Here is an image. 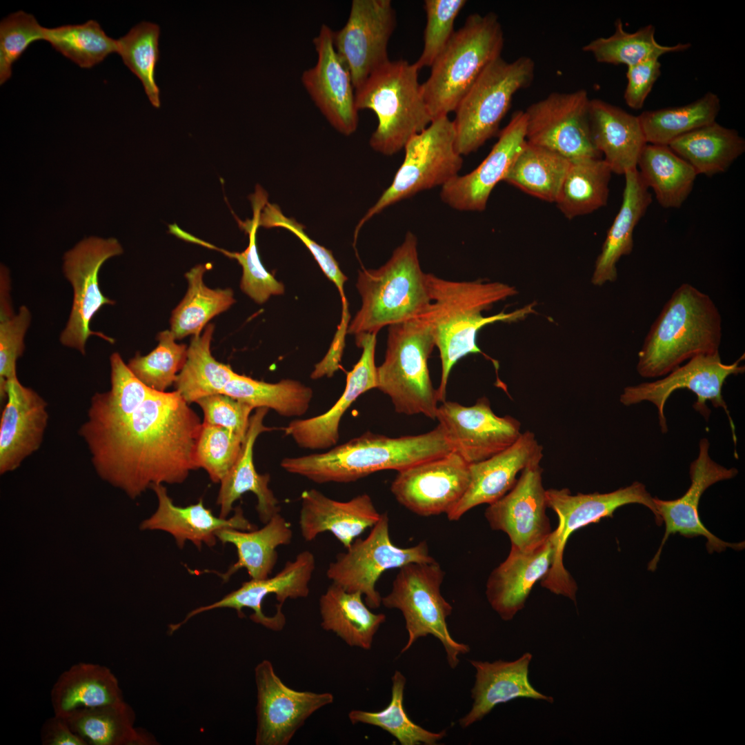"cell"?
Wrapping results in <instances>:
<instances>
[{
    "instance_id": "obj_1",
    "label": "cell",
    "mask_w": 745,
    "mask_h": 745,
    "mask_svg": "<svg viewBox=\"0 0 745 745\" xmlns=\"http://www.w3.org/2000/svg\"><path fill=\"white\" fill-rule=\"evenodd\" d=\"M177 391L152 390L129 416L79 430L97 475L136 499L155 484H181L198 469L202 424Z\"/></svg>"
},
{
    "instance_id": "obj_2",
    "label": "cell",
    "mask_w": 745,
    "mask_h": 745,
    "mask_svg": "<svg viewBox=\"0 0 745 745\" xmlns=\"http://www.w3.org/2000/svg\"><path fill=\"white\" fill-rule=\"evenodd\" d=\"M431 304L424 315L428 322L441 364L437 392L439 401H446L450 372L456 363L470 354H481L490 359L496 370L498 362L484 354L477 344L478 332L485 326L498 321H514L535 312L530 304L513 312L485 317L482 312L493 305L515 295L511 286L498 281H451L427 273Z\"/></svg>"
},
{
    "instance_id": "obj_3",
    "label": "cell",
    "mask_w": 745,
    "mask_h": 745,
    "mask_svg": "<svg viewBox=\"0 0 745 745\" xmlns=\"http://www.w3.org/2000/svg\"><path fill=\"white\" fill-rule=\"evenodd\" d=\"M453 451L440 425L417 435L366 432L324 453L286 457L281 466L313 482L348 483L384 470L397 472Z\"/></svg>"
},
{
    "instance_id": "obj_4",
    "label": "cell",
    "mask_w": 745,
    "mask_h": 745,
    "mask_svg": "<svg viewBox=\"0 0 745 745\" xmlns=\"http://www.w3.org/2000/svg\"><path fill=\"white\" fill-rule=\"evenodd\" d=\"M722 318L711 297L680 285L664 304L638 352L637 371L644 378L666 375L684 361L719 351Z\"/></svg>"
},
{
    "instance_id": "obj_5",
    "label": "cell",
    "mask_w": 745,
    "mask_h": 745,
    "mask_svg": "<svg viewBox=\"0 0 745 745\" xmlns=\"http://www.w3.org/2000/svg\"><path fill=\"white\" fill-rule=\"evenodd\" d=\"M426 276L420 266L417 238L408 232L386 264L359 271L356 287L361 306L347 333L377 334L386 326L424 316L431 304Z\"/></svg>"
},
{
    "instance_id": "obj_6",
    "label": "cell",
    "mask_w": 745,
    "mask_h": 745,
    "mask_svg": "<svg viewBox=\"0 0 745 745\" xmlns=\"http://www.w3.org/2000/svg\"><path fill=\"white\" fill-rule=\"evenodd\" d=\"M419 70L415 63L389 61L355 90L358 110H371L377 117V127L369 140L376 152L384 155L398 152L432 122L418 81Z\"/></svg>"
},
{
    "instance_id": "obj_7",
    "label": "cell",
    "mask_w": 745,
    "mask_h": 745,
    "mask_svg": "<svg viewBox=\"0 0 745 745\" xmlns=\"http://www.w3.org/2000/svg\"><path fill=\"white\" fill-rule=\"evenodd\" d=\"M504 32L493 12L469 15L432 64L422 92L433 120L455 111L484 70L501 57Z\"/></svg>"
},
{
    "instance_id": "obj_8",
    "label": "cell",
    "mask_w": 745,
    "mask_h": 745,
    "mask_svg": "<svg viewBox=\"0 0 745 745\" xmlns=\"http://www.w3.org/2000/svg\"><path fill=\"white\" fill-rule=\"evenodd\" d=\"M435 346L424 316L388 326L385 359L377 367V388L390 397L397 413L435 419L439 400L428 367Z\"/></svg>"
},
{
    "instance_id": "obj_9",
    "label": "cell",
    "mask_w": 745,
    "mask_h": 745,
    "mask_svg": "<svg viewBox=\"0 0 745 745\" xmlns=\"http://www.w3.org/2000/svg\"><path fill=\"white\" fill-rule=\"evenodd\" d=\"M444 575L436 560L409 563L399 568L392 589L381 597V604L400 610L404 618L408 640L401 653L408 650L419 638L430 635L441 643L449 666L455 668L460 656L468 653L470 647L457 642L450 634L447 618L453 606L441 593Z\"/></svg>"
},
{
    "instance_id": "obj_10",
    "label": "cell",
    "mask_w": 745,
    "mask_h": 745,
    "mask_svg": "<svg viewBox=\"0 0 745 745\" xmlns=\"http://www.w3.org/2000/svg\"><path fill=\"white\" fill-rule=\"evenodd\" d=\"M534 75L535 63L526 56L510 62L499 57L488 65L455 110L459 155L475 152L497 133L513 96L530 86Z\"/></svg>"
},
{
    "instance_id": "obj_11",
    "label": "cell",
    "mask_w": 745,
    "mask_h": 745,
    "mask_svg": "<svg viewBox=\"0 0 745 745\" xmlns=\"http://www.w3.org/2000/svg\"><path fill=\"white\" fill-rule=\"evenodd\" d=\"M404 159L390 186L357 223L355 241L361 227L387 207L416 193L443 186L457 176L463 163L455 148L453 121L438 117L404 146Z\"/></svg>"
},
{
    "instance_id": "obj_12",
    "label": "cell",
    "mask_w": 745,
    "mask_h": 745,
    "mask_svg": "<svg viewBox=\"0 0 745 745\" xmlns=\"http://www.w3.org/2000/svg\"><path fill=\"white\" fill-rule=\"evenodd\" d=\"M547 506L558 517V526L552 533L554 555L542 586L550 592L576 600L577 585L563 564V554L568 537L575 530L605 517H612L621 506L630 504L644 505L654 514L655 522H662L653 497L641 482L606 493L571 494L568 488L546 490Z\"/></svg>"
},
{
    "instance_id": "obj_13",
    "label": "cell",
    "mask_w": 745,
    "mask_h": 745,
    "mask_svg": "<svg viewBox=\"0 0 745 745\" xmlns=\"http://www.w3.org/2000/svg\"><path fill=\"white\" fill-rule=\"evenodd\" d=\"M434 561L426 542L406 548L395 545L390 537L388 515L384 513L366 538L356 539L346 552L337 555L326 575L346 590L361 593L367 606L374 609L381 604L376 584L385 571L411 562Z\"/></svg>"
},
{
    "instance_id": "obj_14",
    "label": "cell",
    "mask_w": 745,
    "mask_h": 745,
    "mask_svg": "<svg viewBox=\"0 0 745 745\" xmlns=\"http://www.w3.org/2000/svg\"><path fill=\"white\" fill-rule=\"evenodd\" d=\"M744 358V355L735 362L726 364L722 361L719 351L695 355L689 359L686 364L679 366L662 379L625 387L620 395V402L624 406H631L642 401H649L654 404L657 409L660 430L662 433H666L668 426L664 406L668 399L677 390H689L694 393L697 397L693 407L706 421L711 414V410L706 406L707 401H710L715 408H722L724 410L736 446L735 427L723 398L722 388L729 376L744 372L745 366L739 364Z\"/></svg>"
},
{
    "instance_id": "obj_15",
    "label": "cell",
    "mask_w": 745,
    "mask_h": 745,
    "mask_svg": "<svg viewBox=\"0 0 745 745\" xmlns=\"http://www.w3.org/2000/svg\"><path fill=\"white\" fill-rule=\"evenodd\" d=\"M122 252L123 248L115 238L90 237L64 254L63 272L72 286L73 298L68 320L59 337L62 345L86 355L87 340L90 336L114 343L112 338L92 330L90 324L103 306L115 304L114 300L102 293L99 272L106 261Z\"/></svg>"
},
{
    "instance_id": "obj_16",
    "label": "cell",
    "mask_w": 745,
    "mask_h": 745,
    "mask_svg": "<svg viewBox=\"0 0 745 745\" xmlns=\"http://www.w3.org/2000/svg\"><path fill=\"white\" fill-rule=\"evenodd\" d=\"M315 569L314 555L308 550L302 551L293 561L287 562L275 576L244 582L219 601L195 608L180 622L170 624L168 632L172 634L197 615L223 608L235 610L241 618L244 617L243 610L250 608L253 610L250 616L252 622L280 631L286 622L281 610L284 603L288 599L305 598L309 595V584Z\"/></svg>"
},
{
    "instance_id": "obj_17",
    "label": "cell",
    "mask_w": 745,
    "mask_h": 745,
    "mask_svg": "<svg viewBox=\"0 0 745 745\" xmlns=\"http://www.w3.org/2000/svg\"><path fill=\"white\" fill-rule=\"evenodd\" d=\"M586 90L552 92L525 112L526 141L553 150L570 160L602 158L591 138Z\"/></svg>"
},
{
    "instance_id": "obj_18",
    "label": "cell",
    "mask_w": 745,
    "mask_h": 745,
    "mask_svg": "<svg viewBox=\"0 0 745 745\" xmlns=\"http://www.w3.org/2000/svg\"><path fill=\"white\" fill-rule=\"evenodd\" d=\"M396 26L390 0H353L346 24L333 31V43L348 66L355 89L388 62V43Z\"/></svg>"
},
{
    "instance_id": "obj_19",
    "label": "cell",
    "mask_w": 745,
    "mask_h": 745,
    "mask_svg": "<svg viewBox=\"0 0 745 745\" xmlns=\"http://www.w3.org/2000/svg\"><path fill=\"white\" fill-rule=\"evenodd\" d=\"M257 688V745H287L306 719L330 704V693L299 691L286 686L272 663L264 659L255 669Z\"/></svg>"
},
{
    "instance_id": "obj_20",
    "label": "cell",
    "mask_w": 745,
    "mask_h": 745,
    "mask_svg": "<svg viewBox=\"0 0 745 745\" xmlns=\"http://www.w3.org/2000/svg\"><path fill=\"white\" fill-rule=\"evenodd\" d=\"M435 419L453 451L469 464L501 453L522 433L519 421L510 415H495L486 397L470 406L445 401L438 406Z\"/></svg>"
},
{
    "instance_id": "obj_21",
    "label": "cell",
    "mask_w": 745,
    "mask_h": 745,
    "mask_svg": "<svg viewBox=\"0 0 745 745\" xmlns=\"http://www.w3.org/2000/svg\"><path fill=\"white\" fill-rule=\"evenodd\" d=\"M397 473L391 493L400 504L425 517L447 515L470 481V464L455 451Z\"/></svg>"
},
{
    "instance_id": "obj_22",
    "label": "cell",
    "mask_w": 745,
    "mask_h": 745,
    "mask_svg": "<svg viewBox=\"0 0 745 745\" xmlns=\"http://www.w3.org/2000/svg\"><path fill=\"white\" fill-rule=\"evenodd\" d=\"M710 443L706 438L699 442L697 458L690 465L691 485L681 497L662 500L653 497L658 515L665 524V533L659 549L648 564V570L654 571L662 550L670 535L679 533L685 537H705L709 553H720L727 548L740 550L745 543L726 542L711 533L702 523L698 511L699 500L704 491L713 484L735 477L738 470L726 468L712 459L709 454Z\"/></svg>"
},
{
    "instance_id": "obj_23",
    "label": "cell",
    "mask_w": 745,
    "mask_h": 745,
    "mask_svg": "<svg viewBox=\"0 0 745 745\" xmlns=\"http://www.w3.org/2000/svg\"><path fill=\"white\" fill-rule=\"evenodd\" d=\"M313 43L317 62L303 72L302 84L328 123L339 132L350 135L359 123L355 89L350 72L334 46L333 30L322 24Z\"/></svg>"
},
{
    "instance_id": "obj_24",
    "label": "cell",
    "mask_w": 745,
    "mask_h": 745,
    "mask_svg": "<svg viewBox=\"0 0 745 745\" xmlns=\"http://www.w3.org/2000/svg\"><path fill=\"white\" fill-rule=\"evenodd\" d=\"M542 472L539 464L524 468L513 487L485 511L491 528L506 533L511 547L533 548L548 539L553 532L546 513Z\"/></svg>"
},
{
    "instance_id": "obj_25",
    "label": "cell",
    "mask_w": 745,
    "mask_h": 745,
    "mask_svg": "<svg viewBox=\"0 0 745 745\" xmlns=\"http://www.w3.org/2000/svg\"><path fill=\"white\" fill-rule=\"evenodd\" d=\"M526 127L525 112L513 114L483 161L470 172L458 175L441 187L443 202L461 211L485 210L491 192L504 181L526 142Z\"/></svg>"
},
{
    "instance_id": "obj_26",
    "label": "cell",
    "mask_w": 745,
    "mask_h": 745,
    "mask_svg": "<svg viewBox=\"0 0 745 745\" xmlns=\"http://www.w3.org/2000/svg\"><path fill=\"white\" fill-rule=\"evenodd\" d=\"M6 403L0 420V473L16 470L41 446L49 415L48 404L17 377L6 387Z\"/></svg>"
},
{
    "instance_id": "obj_27",
    "label": "cell",
    "mask_w": 745,
    "mask_h": 745,
    "mask_svg": "<svg viewBox=\"0 0 745 745\" xmlns=\"http://www.w3.org/2000/svg\"><path fill=\"white\" fill-rule=\"evenodd\" d=\"M362 353L352 370L348 372L345 389L335 404L326 413L304 419L290 421L285 435L302 448L323 450L334 447L339 437L340 421L349 407L363 393L377 387L375 355L377 333L355 336Z\"/></svg>"
},
{
    "instance_id": "obj_28",
    "label": "cell",
    "mask_w": 745,
    "mask_h": 745,
    "mask_svg": "<svg viewBox=\"0 0 745 745\" xmlns=\"http://www.w3.org/2000/svg\"><path fill=\"white\" fill-rule=\"evenodd\" d=\"M543 447L533 433H522L519 439L501 453L470 464V481L467 490L446 515L459 520L467 511L481 504L488 505L505 495L515 485L517 475L526 467L540 464Z\"/></svg>"
},
{
    "instance_id": "obj_29",
    "label": "cell",
    "mask_w": 745,
    "mask_h": 745,
    "mask_svg": "<svg viewBox=\"0 0 745 745\" xmlns=\"http://www.w3.org/2000/svg\"><path fill=\"white\" fill-rule=\"evenodd\" d=\"M553 555L551 533L548 539L533 548L511 547L507 558L492 571L486 595L503 620L512 619L524 608L533 586L548 573Z\"/></svg>"
},
{
    "instance_id": "obj_30",
    "label": "cell",
    "mask_w": 745,
    "mask_h": 745,
    "mask_svg": "<svg viewBox=\"0 0 745 745\" xmlns=\"http://www.w3.org/2000/svg\"><path fill=\"white\" fill-rule=\"evenodd\" d=\"M301 501L299 523L301 536L307 542L329 532L348 548L381 517L367 494L340 501L316 489H310L301 493Z\"/></svg>"
},
{
    "instance_id": "obj_31",
    "label": "cell",
    "mask_w": 745,
    "mask_h": 745,
    "mask_svg": "<svg viewBox=\"0 0 745 745\" xmlns=\"http://www.w3.org/2000/svg\"><path fill=\"white\" fill-rule=\"evenodd\" d=\"M151 488L157 495L158 507L150 518L142 522L140 529L167 532L174 537L179 548L183 547L186 541L192 542L198 549H201L203 544L212 547L217 539L215 533L221 529L257 528L244 517L239 506L230 519L217 517L210 509L204 506L202 499L195 504L178 506L173 503L163 484L152 485Z\"/></svg>"
},
{
    "instance_id": "obj_32",
    "label": "cell",
    "mask_w": 745,
    "mask_h": 745,
    "mask_svg": "<svg viewBox=\"0 0 745 745\" xmlns=\"http://www.w3.org/2000/svg\"><path fill=\"white\" fill-rule=\"evenodd\" d=\"M532 655L526 653L514 661L499 659L493 662L470 659L476 670L471 690L473 699L470 711L459 720L466 728L481 720L497 705L526 697L552 703L553 698L537 691L528 679Z\"/></svg>"
},
{
    "instance_id": "obj_33",
    "label": "cell",
    "mask_w": 745,
    "mask_h": 745,
    "mask_svg": "<svg viewBox=\"0 0 745 745\" xmlns=\"http://www.w3.org/2000/svg\"><path fill=\"white\" fill-rule=\"evenodd\" d=\"M590 128L595 149L613 173L637 168L647 143L638 116L599 99L590 100Z\"/></svg>"
},
{
    "instance_id": "obj_34",
    "label": "cell",
    "mask_w": 745,
    "mask_h": 745,
    "mask_svg": "<svg viewBox=\"0 0 745 745\" xmlns=\"http://www.w3.org/2000/svg\"><path fill=\"white\" fill-rule=\"evenodd\" d=\"M268 410L257 408L250 417L239 455L220 482L217 504L220 506L219 517L221 518H226L232 510L234 502L248 492L253 493L257 497L256 510L263 524L279 513V501L268 486L270 475L258 473L253 461V448L257 438L261 433L272 429L264 424Z\"/></svg>"
},
{
    "instance_id": "obj_35",
    "label": "cell",
    "mask_w": 745,
    "mask_h": 745,
    "mask_svg": "<svg viewBox=\"0 0 745 745\" xmlns=\"http://www.w3.org/2000/svg\"><path fill=\"white\" fill-rule=\"evenodd\" d=\"M624 175L622 205L607 232L591 279L592 284L598 286L616 280L617 263L633 251L634 230L652 203V195L637 168Z\"/></svg>"
},
{
    "instance_id": "obj_36",
    "label": "cell",
    "mask_w": 745,
    "mask_h": 745,
    "mask_svg": "<svg viewBox=\"0 0 745 745\" xmlns=\"http://www.w3.org/2000/svg\"><path fill=\"white\" fill-rule=\"evenodd\" d=\"M50 699L54 714L63 717L79 708L124 700L112 670L89 662H79L63 671L52 686Z\"/></svg>"
},
{
    "instance_id": "obj_37",
    "label": "cell",
    "mask_w": 745,
    "mask_h": 745,
    "mask_svg": "<svg viewBox=\"0 0 745 745\" xmlns=\"http://www.w3.org/2000/svg\"><path fill=\"white\" fill-rule=\"evenodd\" d=\"M215 535L223 544H232L237 549V561L226 573L208 570L227 582L241 568H246L251 579L268 577L277 561V548L291 542L292 530L290 524L279 513L260 529L224 528L217 531Z\"/></svg>"
},
{
    "instance_id": "obj_38",
    "label": "cell",
    "mask_w": 745,
    "mask_h": 745,
    "mask_svg": "<svg viewBox=\"0 0 745 745\" xmlns=\"http://www.w3.org/2000/svg\"><path fill=\"white\" fill-rule=\"evenodd\" d=\"M359 592H348L332 583L319 600L321 626L335 633L350 646L370 650L384 613H375Z\"/></svg>"
},
{
    "instance_id": "obj_39",
    "label": "cell",
    "mask_w": 745,
    "mask_h": 745,
    "mask_svg": "<svg viewBox=\"0 0 745 745\" xmlns=\"http://www.w3.org/2000/svg\"><path fill=\"white\" fill-rule=\"evenodd\" d=\"M668 146L686 161L697 175L726 172L745 151V140L735 130L716 121L684 135Z\"/></svg>"
},
{
    "instance_id": "obj_40",
    "label": "cell",
    "mask_w": 745,
    "mask_h": 745,
    "mask_svg": "<svg viewBox=\"0 0 745 745\" xmlns=\"http://www.w3.org/2000/svg\"><path fill=\"white\" fill-rule=\"evenodd\" d=\"M74 733L87 745H149L157 744L148 732L135 726V713L124 700L77 709L66 717Z\"/></svg>"
},
{
    "instance_id": "obj_41",
    "label": "cell",
    "mask_w": 745,
    "mask_h": 745,
    "mask_svg": "<svg viewBox=\"0 0 745 745\" xmlns=\"http://www.w3.org/2000/svg\"><path fill=\"white\" fill-rule=\"evenodd\" d=\"M637 169L664 208H679L691 193L697 176L686 161L666 145L646 143Z\"/></svg>"
},
{
    "instance_id": "obj_42",
    "label": "cell",
    "mask_w": 745,
    "mask_h": 745,
    "mask_svg": "<svg viewBox=\"0 0 745 745\" xmlns=\"http://www.w3.org/2000/svg\"><path fill=\"white\" fill-rule=\"evenodd\" d=\"M612 173L603 158L570 160L555 201L558 209L567 219H572L605 206Z\"/></svg>"
},
{
    "instance_id": "obj_43",
    "label": "cell",
    "mask_w": 745,
    "mask_h": 745,
    "mask_svg": "<svg viewBox=\"0 0 745 745\" xmlns=\"http://www.w3.org/2000/svg\"><path fill=\"white\" fill-rule=\"evenodd\" d=\"M210 268V264H198L185 275L188 290L170 320V331L176 339L201 334L212 318L235 302L231 289H212L205 285L203 275Z\"/></svg>"
},
{
    "instance_id": "obj_44",
    "label": "cell",
    "mask_w": 745,
    "mask_h": 745,
    "mask_svg": "<svg viewBox=\"0 0 745 745\" xmlns=\"http://www.w3.org/2000/svg\"><path fill=\"white\" fill-rule=\"evenodd\" d=\"M570 159L550 149L526 142L504 181L542 200L555 203Z\"/></svg>"
},
{
    "instance_id": "obj_45",
    "label": "cell",
    "mask_w": 745,
    "mask_h": 745,
    "mask_svg": "<svg viewBox=\"0 0 745 745\" xmlns=\"http://www.w3.org/2000/svg\"><path fill=\"white\" fill-rule=\"evenodd\" d=\"M215 326L208 324L203 332L193 336L188 347L186 361L177 375V390L188 403L222 390L235 372L229 365L217 361L210 345Z\"/></svg>"
},
{
    "instance_id": "obj_46",
    "label": "cell",
    "mask_w": 745,
    "mask_h": 745,
    "mask_svg": "<svg viewBox=\"0 0 745 745\" xmlns=\"http://www.w3.org/2000/svg\"><path fill=\"white\" fill-rule=\"evenodd\" d=\"M691 46L689 43L662 45L656 40L653 25L648 24L628 32L624 30L622 21L617 19L613 34L590 41L583 47V50L590 53L599 63L629 67L648 59H659L667 53L686 50Z\"/></svg>"
},
{
    "instance_id": "obj_47",
    "label": "cell",
    "mask_w": 745,
    "mask_h": 745,
    "mask_svg": "<svg viewBox=\"0 0 745 745\" xmlns=\"http://www.w3.org/2000/svg\"><path fill=\"white\" fill-rule=\"evenodd\" d=\"M221 394L253 408L272 409L279 415L292 417L302 416L308 411L313 392L297 380L286 379L267 383L235 373Z\"/></svg>"
},
{
    "instance_id": "obj_48",
    "label": "cell",
    "mask_w": 745,
    "mask_h": 745,
    "mask_svg": "<svg viewBox=\"0 0 745 745\" xmlns=\"http://www.w3.org/2000/svg\"><path fill=\"white\" fill-rule=\"evenodd\" d=\"M719 97L707 92L688 104L643 112L638 115L647 143L668 146L677 138L715 121Z\"/></svg>"
},
{
    "instance_id": "obj_49",
    "label": "cell",
    "mask_w": 745,
    "mask_h": 745,
    "mask_svg": "<svg viewBox=\"0 0 745 745\" xmlns=\"http://www.w3.org/2000/svg\"><path fill=\"white\" fill-rule=\"evenodd\" d=\"M110 389L91 397L84 424L101 426L122 419L138 408L153 389L141 382L118 352L110 357Z\"/></svg>"
},
{
    "instance_id": "obj_50",
    "label": "cell",
    "mask_w": 745,
    "mask_h": 745,
    "mask_svg": "<svg viewBox=\"0 0 745 745\" xmlns=\"http://www.w3.org/2000/svg\"><path fill=\"white\" fill-rule=\"evenodd\" d=\"M391 680V698L388 705L376 712L352 710L348 713L350 722L379 727L396 738L401 745L437 744L446 736V731H430L413 722L404 706L406 677L400 671L395 670Z\"/></svg>"
},
{
    "instance_id": "obj_51",
    "label": "cell",
    "mask_w": 745,
    "mask_h": 745,
    "mask_svg": "<svg viewBox=\"0 0 745 745\" xmlns=\"http://www.w3.org/2000/svg\"><path fill=\"white\" fill-rule=\"evenodd\" d=\"M249 199L252 208V218L239 221L241 228L248 234V246L241 252H223L236 259L242 268L241 290L255 303L262 304L272 295L284 294V286L263 266L257 248L256 234L259 226V217L268 201V194L263 188L257 185L255 192Z\"/></svg>"
},
{
    "instance_id": "obj_52",
    "label": "cell",
    "mask_w": 745,
    "mask_h": 745,
    "mask_svg": "<svg viewBox=\"0 0 745 745\" xmlns=\"http://www.w3.org/2000/svg\"><path fill=\"white\" fill-rule=\"evenodd\" d=\"M44 35V41L82 68H90L109 54L117 53V41L108 37L95 20L45 28Z\"/></svg>"
},
{
    "instance_id": "obj_53",
    "label": "cell",
    "mask_w": 745,
    "mask_h": 745,
    "mask_svg": "<svg viewBox=\"0 0 745 745\" xmlns=\"http://www.w3.org/2000/svg\"><path fill=\"white\" fill-rule=\"evenodd\" d=\"M157 24L142 21L117 39V53L124 64L141 81L145 92L156 108L161 106L160 90L155 81V68L159 59Z\"/></svg>"
},
{
    "instance_id": "obj_54",
    "label": "cell",
    "mask_w": 745,
    "mask_h": 745,
    "mask_svg": "<svg viewBox=\"0 0 745 745\" xmlns=\"http://www.w3.org/2000/svg\"><path fill=\"white\" fill-rule=\"evenodd\" d=\"M158 344L146 355L137 353L127 364L133 374L145 385L159 392L175 383L178 372L187 357L188 347L178 344L170 330L157 335Z\"/></svg>"
},
{
    "instance_id": "obj_55",
    "label": "cell",
    "mask_w": 745,
    "mask_h": 745,
    "mask_svg": "<svg viewBox=\"0 0 745 745\" xmlns=\"http://www.w3.org/2000/svg\"><path fill=\"white\" fill-rule=\"evenodd\" d=\"M244 439L221 426L202 424L195 448L197 468L221 482L236 461Z\"/></svg>"
},
{
    "instance_id": "obj_56",
    "label": "cell",
    "mask_w": 745,
    "mask_h": 745,
    "mask_svg": "<svg viewBox=\"0 0 745 745\" xmlns=\"http://www.w3.org/2000/svg\"><path fill=\"white\" fill-rule=\"evenodd\" d=\"M45 28L34 15L22 10L12 13L0 23V84L12 75V65L33 42L44 40Z\"/></svg>"
},
{
    "instance_id": "obj_57",
    "label": "cell",
    "mask_w": 745,
    "mask_h": 745,
    "mask_svg": "<svg viewBox=\"0 0 745 745\" xmlns=\"http://www.w3.org/2000/svg\"><path fill=\"white\" fill-rule=\"evenodd\" d=\"M465 0H426V25L424 47L415 64L420 70L431 66L455 32L456 17L464 7Z\"/></svg>"
},
{
    "instance_id": "obj_58",
    "label": "cell",
    "mask_w": 745,
    "mask_h": 745,
    "mask_svg": "<svg viewBox=\"0 0 745 745\" xmlns=\"http://www.w3.org/2000/svg\"><path fill=\"white\" fill-rule=\"evenodd\" d=\"M259 224L266 228H283L293 233L308 249L324 275L337 286L341 301L347 300L344 290L347 277L341 270L332 252L312 239L306 233L303 224L286 217L278 205L268 201L261 212Z\"/></svg>"
},
{
    "instance_id": "obj_59",
    "label": "cell",
    "mask_w": 745,
    "mask_h": 745,
    "mask_svg": "<svg viewBox=\"0 0 745 745\" xmlns=\"http://www.w3.org/2000/svg\"><path fill=\"white\" fill-rule=\"evenodd\" d=\"M31 322V313L26 306L17 313L0 320V398L6 400L8 381L17 377L16 364L25 350V335Z\"/></svg>"
},
{
    "instance_id": "obj_60",
    "label": "cell",
    "mask_w": 745,
    "mask_h": 745,
    "mask_svg": "<svg viewBox=\"0 0 745 745\" xmlns=\"http://www.w3.org/2000/svg\"><path fill=\"white\" fill-rule=\"evenodd\" d=\"M195 403L203 412V423L223 427L245 438L252 406L224 394L206 396Z\"/></svg>"
},
{
    "instance_id": "obj_61",
    "label": "cell",
    "mask_w": 745,
    "mask_h": 745,
    "mask_svg": "<svg viewBox=\"0 0 745 745\" xmlns=\"http://www.w3.org/2000/svg\"><path fill=\"white\" fill-rule=\"evenodd\" d=\"M660 74L659 59L627 67V85L624 94L626 103L634 110L641 109Z\"/></svg>"
},
{
    "instance_id": "obj_62",
    "label": "cell",
    "mask_w": 745,
    "mask_h": 745,
    "mask_svg": "<svg viewBox=\"0 0 745 745\" xmlns=\"http://www.w3.org/2000/svg\"><path fill=\"white\" fill-rule=\"evenodd\" d=\"M41 741L44 745H87L72 731L66 717L54 714L43 723Z\"/></svg>"
},
{
    "instance_id": "obj_63",
    "label": "cell",
    "mask_w": 745,
    "mask_h": 745,
    "mask_svg": "<svg viewBox=\"0 0 745 745\" xmlns=\"http://www.w3.org/2000/svg\"><path fill=\"white\" fill-rule=\"evenodd\" d=\"M349 319H341L331 346L324 359L315 366L310 377L317 379L324 376L330 377L338 370L344 348Z\"/></svg>"
},
{
    "instance_id": "obj_64",
    "label": "cell",
    "mask_w": 745,
    "mask_h": 745,
    "mask_svg": "<svg viewBox=\"0 0 745 745\" xmlns=\"http://www.w3.org/2000/svg\"><path fill=\"white\" fill-rule=\"evenodd\" d=\"M10 278L8 269L4 266H1V300H0V320L12 317L13 313L10 297Z\"/></svg>"
}]
</instances>
